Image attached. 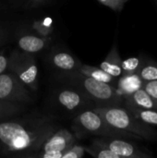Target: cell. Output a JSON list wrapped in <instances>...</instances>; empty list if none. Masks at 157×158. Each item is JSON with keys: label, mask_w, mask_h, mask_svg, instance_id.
I'll list each match as a JSON object with an SVG mask.
<instances>
[{"label": "cell", "mask_w": 157, "mask_h": 158, "mask_svg": "<svg viewBox=\"0 0 157 158\" xmlns=\"http://www.w3.org/2000/svg\"><path fill=\"white\" fill-rule=\"evenodd\" d=\"M122 106L128 110L157 109V103L155 100L143 88H141L132 94L124 97Z\"/></svg>", "instance_id": "11"}, {"label": "cell", "mask_w": 157, "mask_h": 158, "mask_svg": "<svg viewBox=\"0 0 157 158\" xmlns=\"http://www.w3.org/2000/svg\"><path fill=\"white\" fill-rule=\"evenodd\" d=\"M143 84L144 81L142 80L140 75L137 72H134L122 74L120 77L118 78L115 86L118 95L124 98L143 88Z\"/></svg>", "instance_id": "13"}, {"label": "cell", "mask_w": 157, "mask_h": 158, "mask_svg": "<svg viewBox=\"0 0 157 158\" xmlns=\"http://www.w3.org/2000/svg\"><path fill=\"white\" fill-rule=\"evenodd\" d=\"M101 143L108 147L120 158H151L153 154L129 139L103 138L98 139Z\"/></svg>", "instance_id": "7"}, {"label": "cell", "mask_w": 157, "mask_h": 158, "mask_svg": "<svg viewBox=\"0 0 157 158\" xmlns=\"http://www.w3.org/2000/svg\"><path fill=\"white\" fill-rule=\"evenodd\" d=\"M50 114H29L0 121V152L12 157H37L45 141L58 129Z\"/></svg>", "instance_id": "1"}, {"label": "cell", "mask_w": 157, "mask_h": 158, "mask_svg": "<svg viewBox=\"0 0 157 158\" xmlns=\"http://www.w3.org/2000/svg\"><path fill=\"white\" fill-rule=\"evenodd\" d=\"M50 61L54 68L61 71L62 74L78 71L79 68L82 64L72 54L62 50H57L54 52L50 56Z\"/></svg>", "instance_id": "10"}, {"label": "cell", "mask_w": 157, "mask_h": 158, "mask_svg": "<svg viewBox=\"0 0 157 158\" xmlns=\"http://www.w3.org/2000/svg\"><path fill=\"white\" fill-rule=\"evenodd\" d=\"M0 99L24 105L33 100L31 90L10 71L0 74Z\"/></svg>", "instance_id": "6"}, {"label": "cell", "mask_w": 157, "mask_h": 158, "mask_svg": "<svg viewBox=\"0 0 157 158\" xmlns=\"http://www.w3.org/2000/svg\"><path fill=\"white\" fill-rule=\"evenodd\" d=\"M50 42L51 38L49 36L43 37L31 33H24L18 38V46L21 51L35 54L45 49Z\"/></svg>", "instance_id": "12"}, {"label": "cell", "mask_w": 157, "mask_h": 158, "mask_svg": "<svg viewBox=\"0 0 157 158\" xmlns=\"http://www.w3.org/2000/svg\"><path fill=\"white\" fill-rule=\"evenodd\" d=\"M85 152L96 158H120L108 147L101 143L98 139L94 140L90 147H85Z\"/></svg>", "instance_id": "17"}, {"label": "cell", "mask_w": 157, "mask_h": 158, "mask_svg": "<svg viewBox=\"0 0 157 158\" xmlns=\"http://www.w3.org/2000/svg\"><path fill=\"white\" fill-rule=\"evenodd\" d=\"M122 59L119 56L118 49L117 44H115L109 53L107 54L106 57L103 60L100 65V68L110 74L115 78H118L122 75V68H121Z\"/></svg>", "instance_id": "14"}, {"label": "cell", "mask_w": 157, "mask_h": 158, "mask_svg": "<svg viewBox=\"0 0 157 158\" xmlns=\"http://www.w3.org/2000/svg\"><path fill=\"white\" fill-rule=\"evenodd\" d=\"M11 37V31L7 27H5L0 24V47L5 45L9 42Z\"/></svg>", "instance_id": "25"}, {"label": "cell", "mask_w": 157, "mask_h": 158, "mask_svg": "<svg viewBox=\"0 0 157 158\" xmlns=\"http://www.w3.org/2000/svg\"><path fill=\"white\" fill-rule=\"evenodd\" d=\"M23 1L27 0H0V7H11L17 6Z\"/></svg>", "instance_id": "27"}, {"label": "cell", "mask_w": 157, "mask_h": 158, "mask_svg": "<svg viewBox=\"0 0 157 158\" xmlns=\"http://www.w3.org/2000/svg\"><path fill=\"white\" fill-rule=\"evenodd\" d=\"M78 71L81 72V74L88 76V77H91L96 81L105 82V83H110L113 85H116V82L118 81V78L111 76L110 74H108L107 72L103 70L101 68H97V67H93V66L81 64V67L79 68Z\"/></svg>", "instance_id": "15"}, {"label": "cell", "mask_w": 157, "mask_h": 158, "mask_svg": "<svg viewBox=\"0 0 157 158\" xmlns=\"http://www.w3.org/2000/svg\"><path fill=\"white\" fill-rule=\"evenodd\" d=\"M146 58H144L143 56H132L129 57L127 59L122 60L121 62V68H122V74L127 73H134L138 72L143 62Z\"/></svg>", "instance_id": "20"}, {"label": "cell", "mask_w": 157, "mask_h": 158, "mask_svg": "<svg viewBox=\"0 0 157 158\" xmlns=\"http://www.w3.org/2000/svg\"><path fill=\"white\" fill-rule=\"evenodd\" d=\"M137 73L144 82L157 81V62L145 59Z\"/></svg>", "instance_id": "18"}, {"label": "cell", "mask_w": 157, "mask_h": 158, "mask_svg": "<svg viewBox=\"0 0 157 158\" xmlns=\"http://www.w3.org/2000/svg\"><path fill=\"white\" fill-rule=\"evenodd\" d=\"M155 3H156V5H157V0H155Z\"/></svg>", "instance_id": "30"}, {"label": "cell", "mask_w": 157, "mask_h": 158, "mask_svg": "<svg viewBox=\"0 0 157 158\" xmlns=\"http://www.w3.org/2000/svg\"><path fill=\"white\" fill-rule=\"evenodd\" d=\"M56 102L66 111L77 114L95 106L94 103L77 88L60 90L56 94Z\"/></svg>", "instance_id": "8"}, {"label": "cell", "mask_w": 157, "mask_h": 158, "mask_svg": "<svg viewBox=\"0 0 157 158\" xmlns=\"http://www.w3.org/2000/svg\"><path fill=\"white\" fill-rule=\"evenodd\" d=\"M129 111L144 123L157 126V109H131Z\"/></svg>", "instance_id": "19"}, {"label": "cell", "mask_w": 157, "mask_h": 158, "mask_svg": "<svg viewBox=\"0 0 157 158\" xmlns=\"http://www.w3.org/2000/svg\"><path fill=\"white\" fill-rule=\"evenodd\" d=\"M143 88L155 100V102L157 103V81L144 82Z\"/></svg>", "instance_id": "24"}, {"label": "cell", "mask_w": 157, "mask_h": 158, "mask_svg": "<svg viewBox=\"0 0 157 158\" xmlns=\"http://www.w3.org/2000/svg\"><path fill=\"white\" fill-rule=\"evenodd\" d=\"M76 142L77 137L75 134L71 133L67 129L59 128L45 141V143L42 146L41 152L63 154Z\"/></svg>", "instance_id": "9"}, {"label": "cell", "mask_w": 157, "mask_h": 158, "mask_svg": "<svg viewBox=\"0 0 157 158\" xmlns=\"http://www.w3.org/2000/svg\"><path fill=\"white\" fill-rule=\"evenodd\" d=\"M101 4L105 5V6L115 10V11H121L125 6V2L122 0H98Z\"/></svg>", "instance_id": "23"}, {"label": "cell", "mask_w": 157, "mask_h": 158, "mask_svg": "<svg viewBox=\"0 0 157 158\" xmlns=\"http://www.w3.org/2000/svg\"><path fill=\"white\" fill-rule=\"evenodd\" d=\"M25 110L24 104L0 99V121L20 115Z\"/></svg>", "instance_id": "16"}, {"label": "cell", "mask_w": 157, "mask_h": 158, "mask_svg": "<svg viewBox=\"0 0 157 158\" xmlns=\"http://www.w3.org/2000/svg\"><path fill=\"white\" fill-rule=\"evenodd\" d=\"M7 71L15 74L30 90H37L38 67L33 54L15 49L8 56Z\"/></svg>", "instance_id": "5"}, {"label": "cell", "mask_w": 157, "mask_h": 158, "mask_svg": "<svg viewBox=\"0 0 157 158\" xmlns=\"http://www.w3.org/2000/svg\"><path fill=\"white\" fill-rule=\"evenodd\" d=\"M122 1H123V2H125V3H127V2H128L129 0H122Z\"/></svg>", "instance_id": "29"}, {"label": "cell", "mask_w": 157, "mask_h": 158, "mask_svg": "<svg viewBox=\"0 0 157 158\" xmlns=\"http://www.w3.org/2000/svg\"><path fill=\"white\" fill-rule=\"evenodd\" d=\"M93 109L98 113L105 122L117 129L131 132L146 141L157 140L156 129L137 118L123 106H96L93 107Z\"/></svg>", "instance_id": "2"}, {"label": "cell", "mask_w": 157, "mask_h": 158, "mask_svg": "<svg viewBox=\"0 0 157 158\" xmlns=\"http://www.w3.org/2000/svg\"><path fill=\"white\" fill-rule=\"evenodd\" d=\"M85 153V147L79 145L75 143L67 151L63 153L62 158H81L84 156Z\"/></svg>", "instance_id": "22"}, {"label": "cell", "mask_w": 157, "mask_h": 158, "mask_svg": "<svg viewBox=\"0 0 157 158\" xmlns=\"http://www.w3.org/2000/svg\"><path fill=\"white\" fill-rule=\"evenodd\" d=\"M72 128L77 138L92 134L103 136L105 138H121L140 141L143 140L138 135L109 125L93 108L86 109L79 113L73 120Z\"/></svg>", "instance_id": "4"}, {"label": "cell", "mask_w": 157, "mask_h": 158, "mask_svg": "<svg viewBox=\"0 0 157 158\" xmlns=\"http://www.w3.org/2000/svg\"><path fill=\"white\" fill-rule=\"evenodd\" d=\"M34 31L38 33L40 36L47 37L53 32V26L51 23H47L45 20L43 21H35L32 25Z\"/></svg>", "instance_id": "21"}, {"label": "cell", "mask_w": 157, "mask_h": 158, "mask_svg": "<svg viewBox=\"0 0 157 158\" xmlns=\"http://www.w3.org/2000/svg\"><path fill=\"white\" fill-rule=\"evenodd\" d=\"M62 76L72 86L79 89L93 103H95V106L123 105V98L118 95L116 86L113 84L96 81L91 77L81 74L79 71L62 74Z\"/></svg>", "instance_id": "3"}, {"label": "cell", "mask_w": 157, "mask_h": 158, "mask_svg": "<svg viewBox=\"0 0 157 158\" xmlns=\"http://www.w3.org/2000/svg\"><path fill=\"white\" fill-rule=\"evenodd\" d=\"M47 0H27L25 3L26 8H34L37 6H40L42 5H44Z\"/></svg>", "instance_id": "28"}, {"label": "cell", "mask_w": 157, "mask_h": 158, "mask_svg": "<svg viewBox=\"0 0 157 158\" xmlns=\"http://www.w3.org/2000/svg\"><path fill=\"white\" fill-rule=\"evenodd\" d=\"M8 56L5 53V51H0V74L7 71Z\"/></svg>", "instance_id": "26"}]
</instances>
